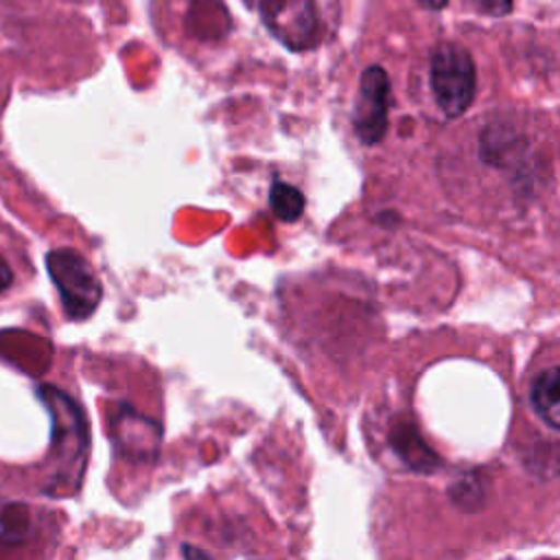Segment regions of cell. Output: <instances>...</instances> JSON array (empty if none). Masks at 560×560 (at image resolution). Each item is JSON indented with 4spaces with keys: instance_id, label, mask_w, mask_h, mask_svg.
<instances>
[{
    "instance_id": "cell-1",
    "label": "cell",
    "mask_w": 560,
    "mask_h": 560,
    "mask_svg": "<svg viewBox=\"0 0 560 560\" xmlns=\"http://www.w3.org/2000/svg\"><path fill=\"white\" fill-rule=\"evenodd\" d=\"M37 396L50 413L52 429L50 468L44 481V492L70 497L83 483L90 451V427L81 407L55 385H39Z\"/></svg>"
},
{
    "instance_id": "cell-2",
    "label": "cell",
    "mask_w": 560,
    "mask_h": 560,
    "mask_svg": "<svg viewBox=\"0 0 560 560\" xmlns=\"http://www.w3.org/2000/svg\"><path fill=\"white\" fill-rule=\"evenodd\" d=\"M46 271L59 293V302L68 319L83 322L98 308L103 284L92 265L77 249H50L46 254Z\"/></svg>"
},
{
    "instance_id": "cell-3",
    "label": "cell",
    "mask_w": 560,
    "mask_h": 560,
    "mask_svg": "<svg viewBox=\"0 0 560 560\" xmlns=\"http://www.w3.org/2000/svg\"><path fill=\"white\" fill-rule=\"evenodd\" d=\"M429 77L435 103L448 118H457L470 107L477 90V72L464 46L453 42L440 44L431 52Z\"/></svg>"
},
{
    "instance_id": "cell-4",
    "label": "cell",
    "mask_w": 560,
    "mask_h": 560,
    "mask_svg": "<svg viewBox=\"0 0 560 560\" xmlns=\"http://www.w3.org/2000/svg\"><path fill=\"white\" fill-rule=\"evenodd\" d=\"M269 33L289 50L313 48L322 37L315 0H258Z\"/></svg>"
},
{
    "instance_id": "cell-5",
    "label": "cell",
    "mask_w": 560,
    "mask_h": 560,
    "mask_svg": "<svg viewBox=\"0 0 560 560\" xmlns=\"http://www.w3.org/2000/svg\"><path fill=\"white\" fill-rule=\"evenodd\" d=\"M109 435L116 453L133 464H153L160 453V424L120 405L109 420Z\"/></svg>"
},
{
    "instance_id": "cell-6",
    "label": "cell",
    "mask_w": 560,
    "mask_h": 560,
    "mask_svg": "<svg viewBox=\"0 0 560 560\" xmlns=\"http://www.w3.org/2000/svg\"><path fill=\"white\" fill-rule=\"evenodd\" d=\"M389 79L381 66H370L359 79V96L354 105V131L363 144H376L387 131Z\"/></svg>"
},
{
    "instance_id": "cell-7",
    "label": "cell",
    "mask_w": 560,
    "mask_h": 560,
    "mask_svg": "<svg viewBox=\"0 0 560 560\" xmlns=\"http://www.w3.org/2000/svg\"><path fill=\"white\" fill-rule=\"evenodd\" d=\"M389 444L394 446L398 457L409 468H413L418 472H429L440 464L438 455L424 444L416 424L409 422V420H396L394 422V427L389 431Z\"/></svg>"
},
{
    "instance_id": "cell-8",
    "label": "cell",
    "mask_w": 560,
    "mask_h": 560,
    "mask_svg": "<svg viewBox=\"0 0 560 560\" xmlns=\"http://www.w3.org/2000/svg\"><path fill=\"white\" fill-rule=\"evenodd\" d=\"M529 400L536 416L560 431V368H547L534 376Z\"/></svg>"
},
{
    "instance_id": "cell-9",
    "label": "cell",
    "mask_w": 560,
    "mask_h": 560,
    "mask_svg": "<svg viewBox=\"0 0 560 560\" xmlns=\"http://www.w3.org/2000/svg\"><path fill=\"white\" fill-rule=\"evenodd\" d=\"M33 534V510L20 501H0V545H24Z\"/></svg>"
},
{
    "instance_id": "cell-10",
    "label": "cell",
    "mask_w": 560,
    "mask_h": 560,
    "mask_svg": "<svg viewBox=\"0 0 560 560\" xmlns=\"http://www.w3.org/2000/svg\"><path fill=\"white\" fill-rule=\"evenodd\" d=\"M269 203L278 219L282 221H295L304 212V195L284 182H273L269 190Z\"/></svg>"
},
{
    "instance_id": "cell-11",
    "label": "cell",
    "mask_w": 560,
    "mask_h": 560,
    "mask_svg": "<svg viewBox=\"0 0 560 560\" xmlns=\"http://www.w3.org/2000/svg\"><path fill=\"white\" fill-rule=\"evenodd\" d=\"M477 9L488 15H505L512 11V0H475Z\"/></svg>"
},
{
    "instance_id": "cell-12",
    "label": "cell",
    "mask_w": 560,
    "mask_h": 560,
    "mask_svg": "<svg viewBox=\"0 0 560 560\" xmlns=\"http://www.w3.org/2000/svg\"><path fill=\"white\" fill-rule=\"evenodd\" d=\"M11 284H13V269L4 260V256H0V293L7 291Z\"/></svg>"
},
{
    "instance_id": "cell-13",
    "label": "cell",
    "mask_w": 560,
    "mask_h": 560,
    "mask_svg": "<svg viewBox=\"0 0 560 560\" xmlns=\"http://www.w3.org/2000/svg\"><path fill=\"white\" fill-rule=\"evenodd\" d=\"M422 7H427V9H431V11H440V9H444L446 4H448V0H418Z\"/></svg>"
},
{
    "instance_id": "cell-14",
    "label": "cell",
    "mask_w": 560,
    "mask_h": 560,
    "mask_svg": "<svg viewBox=\"0 0 560 560\" xmlns=\"http://www.w3.org/2000/svg\"><path fill=\"white\" fill-rule=\"evenodd\" d=\"M256 2H258V0H256Z\"/></svg>"
}]
</instances>
